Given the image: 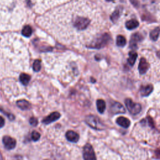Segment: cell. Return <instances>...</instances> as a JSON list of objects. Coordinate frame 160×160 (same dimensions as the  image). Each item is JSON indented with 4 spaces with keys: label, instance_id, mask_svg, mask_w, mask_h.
Listing matches in <instances>:
<instances>
[{
    "label": "cell",
    "instance_id": "cell-1",
    "mask_svg": "<svg viewBox=\"0 0 160 160\" xmlns=\"http://www.w3.org/2000/svg\"><path fill=\"white\" fill-rule=\"evenodd\" d=\"M86 124L96 130H103L105 128V126L101 121L98 117L94 115H89L86 117L85 119Z\"/></svg>",
    "mask_w": 160,
    "mask_h": 160
},
{
    "label": "cell",
    "instance_id": "cell-2",
    "mask_svg": "<svg viewBox=\"0 0 160 160\" xmlns=\"http://www.w3.org/2000/svg\"><path fill=\"white\" fill-rule=\"evenodd\" d=\"M110 40V35L107 33H105L99 36L98 38H96L92 43L90 44L89 47L90 48H95V49L102 48H103L108 44Z\"/></svg>",
    "mask_w": 160,
    "mask_h": 160
},
{
    "label": "cell",
    "instance_id": "cell-3",
    "mask_svg": "<svg viewBox=\"0 0 160 160\" xmlns=\"http://www.w3.org/2000/svg\"><path fill=\"white\" fill-rule=\"evenodd\" d=\"M125 102L128 110L131 115H136L140 113L141 111V105L140 104L134 103L130 98L126 99Z\"/></svg>",
    "mask_w": 160,
    "mask_h": 160
},
{
    "label": "cell",
    "instance_id": "cell-4",
    "mask_svg": "<svg viewBox=\"0 0 160 160\" xmlns=\"http://www.w3.org/2000/svg\"><path fill=\"white\" fill-rule=\"evenodd\" d=\"M89 23V19L83 17H77L73 21V25L74 28L79 31H83L86 29Z\"/></svg>",
    "mask_w": 160,
    "mask_h": 160
},
{
    "label": "cell",
    "instance_id": "cell-5",
    "mask_svg": "<svg viewBox=\"0 0 160 160\" xmlns=\"http://www.w3.org/2000/svg\"><path fill=\"white\" fill-rule=\"evenodd\" d=\"M83 154L84 160H97L93 148L89 143L84 146Z\"/></svg>",
    "mask_w": 160,
    "mask_h": 160
},
{
    "label": "cell",
    "instance_id": "cell-6",
    "mask_svg": "<svg viewBox=\"0 0 160 160\" xmlns=\"http://www.w3.org/2000/svg\"><path fill=\"white\" fill-rule=\"evenodd\" d=\"M3 143L5 148L8 150H13L17 145V141L14 138L9 136H4L3 138Z\"/></svg>",
    "mask_w": 160,
    "mask_h": 160
},
{
    "label": "cell",
    "instance_id": "cell-7",
    "mask_svg": "<svg viewBox=\"0 0 160 160\" xmlns=\"http://www.w3.org/2000/svg\"><path fill=\"white\" fill-rule=\"evenodd\" d=\"M110 111L112 114H123L126 112L123 106L118 102H115L110 106Z\"/></svg>",
    "mask_w": 160,
    "mask_h": 160
},
{
    "label": "cell",
    "instance_id": "cell-8",
    "mask_svg": "<svg viewBox=\"0 0 160 160\" xmlns=\"http://www.w3.org/2000/svg\"><path fill=\"white\" fill-rule=\"evenodd\" d=\"M60 117L61 115L58 112H53V113H51L49 116H46V118L43 120L42 122L45 125H48L60 119Z\"/></svg>",
    "mask_w": 160,
    "mask_h": 160
},
{
    "label": "cell",
    "instance_id": "cell-9",
    "mask_svg": "<svg viewBox=\"0 0 160 160\" xmlns=\"http://www.w3.org/2000/svg\"><path fill=\"white\" fill-rule=\"evenodd\" d=\"M143 39V36H141V34L136 33L133 34L131 36V38L130 40V46L131 47V48L132 49H135L137 48V44L138 43V42H140Z\"/></svg>",
    "mask_w": 160,
    "mask_h": 160
},
{
    "label": "cell",
    "instance_id": "cell-10",
    "mask_svg": "<svg viewBox=\"0 0 160 160\" xmlns=\"http://www.w3.org/2000/svg\"><path fill=\"white\" fill-rule=\"evenodd\" d=\"M150 68V65H149L145 58H142L140 60L139 65H138V70L141 74H145Z\"/></svg>",
    "mask_w": 160,
    "mask_h": 160
},
{
    "label": "cell",
    "instance_id": "cell-11",
    "mask_svg": "<svg viewBox=\"0 0 160 160\" xmlns=\"http://www.w3.org/2000/svg\"><path fill=\"white\" fill-rule=\"evenodd\" d=\"M66 138L68 141L72 143H77L79 139V136L78 133L71 130L66 132Z\"/></svg>",
    "mask_w": 160,
    "mask_h": 160
},
{
    "label": "cell",
    "instance_id": "cell-12",
    "mask_svg": "<svg viewBox=\"0 0 160 160\" xmlns=\"http://www.w3.org/2000/svg\"><path fill=\"white\" fill-rule=\"evenodd\" d=\"M116 122L118 125L124 128H128L131 125L130 120L128 118H125V117L123 116H120L117 118Z\"/></svg>",
    "mask_w": 160,
    "mask_h": 160
},
{
    "label": "cell",
    "instance_id": "cell-13",
    "mask_svg": "<svg viewBox=\"0 0 160 160\" xmlns=\"http://www.w3.org/2000/svg\"><path fill=\"white\" fill-rule=\"evenodd\" d=\"M153 91V86L151 84L141 86L140 88V94L142 97H148Z\"/></svg>",
    "mask_w": 160,
    "mask_h": 160
},
{
    "label": "cell",
    "instance_id": "cell-14",
    "mask_svg": "<svg viewBox=\"0 0 160 160\" xmlns=\"http://www.w3.org/2000/svg\"><path fill=\"white\" fill-rule=\"evenodd\" d=\"M17 105L18 107L22 110H28L31 107V104L28 101L25 99H21L18 101L17 102Z\"/></svg>",
    "mask_w": 160,
    "mask_h": 160
},
{
    "label": "cell",
    "instance_id": "cell-15",
    "mask_svg": "<svg viewBox=\"0 0 160 160\" xmlns=\"http://www.w3.org/2000/svg\"><path fill=\"white\" fill-rule=\"evenodd\" d=\"M138 26H139V23L136 19H131L130 21H128L126 23V27L128 30H134Z\"/></svg>",
    "mask_w": 160,
    "mask_h": 160
},
{
    "label": "cell",
    "instance_id": "cell-16",
    "mask_svg": "<svg viewBox=\"0 0 160 160\" xmlns=\"http://www.w3.org/2000/svg\"><path fill=\"white\" fill-rule=\"evenodd\" d=\"M97 107L99 113H103L106 109V103L103 99H98L97 101Z\"/></svg>",
    "mask_w": 160,
    "mask_h": 160
},
{
    "label": "cell",
    "instance_id": "cell-17",
    "mask_svg": "<svg viewBox=\"0 0 160 160\" xmlns=\"http://www.w3.org/2000/svg\"><path fill=\"white\" fill-rule=\"evenodd\" d=\"M138 55L137 53L135 51H131L129 53V58L128 59V62L129 65L131 66H133L137 59Z\"/></svg>",
    "mask_w": 160,
    "mask_h": 160
},
{
    "label": "cell",
    "instance_id": "cell-18",
    "mask_svg": "<svg viewBox=\"0 0 160 160\" xmlns=\"http://www.w3.org/2000/svg\"><path fill=\"white\" fill-rule=\"evenodd\" d=\"M30 79H31L30 76L27 74L22 73L21 74V75L19 76V81L23 85H25V86L29 83Z\"/></svg>",
    "mask_w": 160,
    "mask_h": 160
},
{
    "label": "cell",
    "instance_id": "cell-19",
    "mask_svg": "<svg viewBox=\"0 0 160 160\" xmlns=\"http://www.w3.org/2000/svg\"><path fill=\"white\" fill-rule=\"evenodd\" d=\"M159 33H160L159 28L158 27V28H156L155 29H154L153 31H151L150 35L151 39L153 41H156L159 37Z\"/></svg>",
    "mask_w": 160,
    "mask_h": 160
},
{
    "label": "cell",
    "instance_id": "cell-20",
    "mask_svg": "<svg viewBox=\"0 0 160 160\" xmlns=\"http://www.w3.org/2000/svg\"><path fill=\"white\" fill-rule=\"evenodd\" d=\"M121 15V11L120 8H117L116 10H115V12L112 13L111 16V20L113 21V22L115 23L117 21L120 17Z\"/></svg>",
    "mask_w": 160,
    "mask_h": 160
},
{
    "label": "cell",
    "instance_id": "cell-21",
    "mask_svg": "<svg viewBox=\"0 0 160 160\" xmlns=\"http://www.w3.org/2000/svg\"><path fill=\"white\" fill-rule=\"evenodd\" d=\"M126 43V40L123 36L119 35L117 36L116 44L120 47H123Z\"/></svg>",
    "mask_w": 160,
    "mask_h": 160
},
{
    "label": "cell",
    "instance_id": "cell-22",
    "mask_svg": "<svg viewBox=\"0 0 160 160\" xmlns=\"http://www.w3.org/2000/svg\"><path fill=\"white\" fill-rule=\"evenodd\" d=\"M22 35L25 37H30L32 35V29L30 26H26L22 30Z\"/></svg>",
    "mask_w": 160,
    "mask_h": 160
},
{
    "label": "cell",
    "instance_id": "cell-23",
    "mask_svg": "<svg viewBox=\"0 0 160 160\" xmlns=\"http://www.w3.org/2000/svg\"><path fill=\"white\" fill-rule=\"evenodd\" d=\"M33 70L36 72H38L40 71L41 68V61L39 60H36L33 63Z\"/></svg>",
    "mask_w": 160,
    "mask_h": 160
},
{
    "label": "cell",
    "instance_id": "cell-24",
    "mask_svg": "<svg viewBox=\"0 0 160 160\" xmlns=\"http://www.w3.org/2000/svg\"><path fill=\"white\" fill-rule=\"evenodd\" d=\"M40 134L36 131H34L31 133V139L34 141H37L40 140Z\"/></svg>",
    "mask_w": 160,
    "mask_h": 160
},
{
    "label": "cell",
    "instance_id": "cell-25",
    "mask_svg": "<svg viewBox=\"0 0 160 160\" xmlns=\"http://www.w3.org/2000/svg\"><path fill=\"white\" fill-rule=\"evenodd\" d=\"M30 123L32 126H36L38 124V120H37V118H35V117H31V118L30 119Z\"/></svg>",
    "mask_w": 160,
    "mask_h": 160
},
{
    "label": "cell",
    "instance_id": "cell-26",
    "mask_svg": "<svg viewBox=\"0 0 160 160\" xmlns=\"http://www.w3.org/2000/svg\"><path fill=\"white\" fill-rule=\"evenodd\" d=\"M4 123H5V121H4V118L2 116H0V128L4 126Z\"/></svg>",
    "mask_w": 160,
    "mask_h": 160
},
{
    "label": "cell",
    "instance_id": "cell-27",
    "mask_svg": "<svg viewBox=\"0 0 160 160\" xmlns=\"http://www.w3.org/2000/svg\"><path fill=\"white\" fill-rule=\"evenodd\" d=\"M154 154H155V156L157 158L160 159V148L158 149V150L154 151Z\"/></svg>",
    "mask_w": 160,
    "mask_h": 160
},
{
    "label": "cell",
    "instance_id": "cell-28",
    "mask_svg": "<svg viewBox=\"0 0 160 160\" xmlns=\"http://www.w3.org/2000/svg\"><path fill=\"white\" fill-rule=\"evenodd\" d=\"M0 160H3V158L2 156V154H1V152H0Z\"/></svg>",
    "mask_w": 160,
    "mask_h": 160
},
{
    "label": "cell",
    "instance_id": "cell-29",
    "mask_svg": "<svg viewBox=\"0 0 160 160\" xmlns=\"http://www.w3.org/2000/svg\"><path fill=\"white\" fill-rule=\"evenodd\" d=\"M106 1H113V0H106Z\"/></svg>",
    "mask_w": 160,
    "mask_h": 160
},
{
    "label": "cell",
    "instance_id": "cell-30",
    "mask_svg": "<svg viewBox=\"0 0 160 160\" xmlns=\"http://www.w3.org/2000/svg\"><path fill=\"white\" fill-rule=\"evenodd\" d=\"M0 111H1V108H0Z\"/></svg>",
    "mask_w": 160,
    "mask_h": 160
}]
</instances>
